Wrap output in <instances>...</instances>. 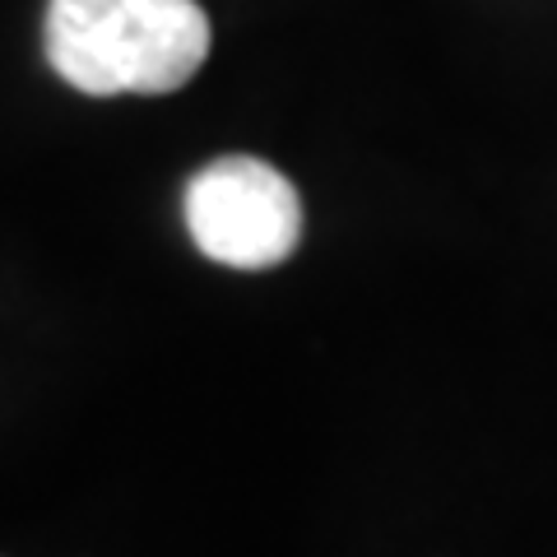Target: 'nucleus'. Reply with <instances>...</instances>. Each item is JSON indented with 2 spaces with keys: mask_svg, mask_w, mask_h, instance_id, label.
<instances>
[{
  "mask_svg": "<svg viewBox=\"0 0 557 557\" xmlns=\"http://www.w3.org/2000/svg\"><path fill=\"white\" fill-rule=\"evenodd\" d=\"M214 28L196 0H51V70L89 98L172 94L196 79Z\"/></svg>",
  "mask_w": 557,
  "mask_h": 557,
  "instance_id": "obj_1",
  "label": "nucleus"
},
{
  "mask_svg": "<svg viewBox=\"0 0 557 557\" xmlns=\"http://www.w3.org/2000/svg\"><path fill=\"white\" fill-rule=\"evenodd\" d=\"M190 242L228 270H274L302 242V200L265 159H214L186 182Z\"/></svg>",
  "mask_w": 557,
  "mask_h": 557,
  "instance_id": "obj_2",
  "label": "nucleus"
}]
</instances>
